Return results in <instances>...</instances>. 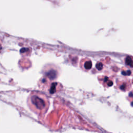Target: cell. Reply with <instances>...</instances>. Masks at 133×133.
Segmentation results:
<instances>
[{
	"instance_id": "6da1fadb",
	"label": "cell",
	"mask_w": 133,
	"mask_h": 133,
	"mask_svg": "<svg viewBox=\"0 0 133 133\" xmlns=\"http://www.w3.org/2000/svg\"><path fill=\"white\" fill-rule=\"evenodd\" d=\"M27 103L29 108L38 115H44L49 106L47 97L38 91L31 92L28 97Z\"/></svg>"
},
{
	"instance_id": "8992f818",
	"label": "cell",
	"mask_w": 133,
	"mask_h": 133,
	"mask_svg": "<svg viewBox=\"0 0 133 133\" xmlns=\"http://www.w3.org/2000/svg\"><path fill=\"white\" fill-rule=\"evenodd\" d=\"M96 69L99 70V71H100L103 68V64L100 62H98L96 64Z\"/></svg>"
},
{
	"instance_id": "7a4b0ae2",
	"label": "cell",
	"mask_w": 133,
	"mask_h": 133,
	"mask_svg": "<svg viewBox=\"0 0 133 133\" xmlns=\"http://www.w3.org/2000/svg\"><path fill=\"white\" fill-rule=\"evenodd\" d=\"M44 75L49 79L53 80L56 79L58 76V69L56 66H48L43 70Z\"/></svg>"
},
{
	"instance_id": "ba28073f",
	"label": "cell",
	"mask_w": 133,
	"mask_h": 133,
	"mask_svg": "<svg viewBox=\"0 0 133 133\" xmlns=\"http://www.w3.org/2000/svg\"><path fill=\"white\" fill-rule=\"evenodd\" d=\"M123 75H129L130 73H131V72L129 71H128L127 72H122V73Z\"/></svg>"
},
{
	"instance_id": "5b68a950",
	"label": "cell",
	"mask_w": 133,
	"mask_h": 133,
	"mask_svg": "<svg viewBox=\"0 0 133 133\" xmlns=\"http://www.w3.org/2000/svg\"><path fill=\"white\" fill-rule=\"evenodd\" d=\"M125 63L126 65L133 67V59L130 56H127L125 59Z\"/></svg>"
},
{
	"instance_id": "277c9868",
	"label": "cell",
	"mask_w": 133,
	"mask_h": 133,
	"mask_svg": "<svg viewBox=\"0 0 133 133\" xmlns=\"http://www.w3.org/2000/svg\"><path fill=\"white\" fill-rule=\"evenodd\" d=\"M59 84H58L57 83H52L50 86V88L49 89V92L50 94H54L56 92H57V89L58 87H59L58 85Z\"/></svg>"
},
{
	"instance_id": "3957f363",
	"label": "cell",
	"mask_w": 133,
	"mask_h": 133,
	"mask_svg": "<svg viewBox=\"0 0 133 133\" xmlns=\"http://www.w3.org/2000/svg\"><path fill=\"white\" fill-rule=\"evenodd\" d=\"M83 62L82 61L81 62V66H83V69L86 70H89L91 68L92 66V62L89 59H82Z\"/></svg>"
},
{
	"instance_id": "9c48e42d",
	"label": "cell",
	"mask_w": 133,
	"mask_h": 133,
	"mask_svg": "<svg viewBox=\"0 0 133 133\" xmlns=\"http://www.w3.org/2000/svg\"><path fill=\"white\" fill-rule=\"evenodd\" d=\"M131 105H132V106H133V102L131 103Z\"/></svg>"
},
{
	"instance_id": "52a82bcc",
	"label": "cell",
	"mask_w": 133,
	"mask_h": 133,
	"mask_svg": "<svg viewBox=\"0 0 133 133\" xmlns=\"http://www.w3.org/2000/svg\"><path fill=\"white\" fill-rule=\"evenodd\" d=\"M126 85L125 84H122L121 86H120V89H122V90H125V88H126Z\"/></svg>"
}]
</instances>
